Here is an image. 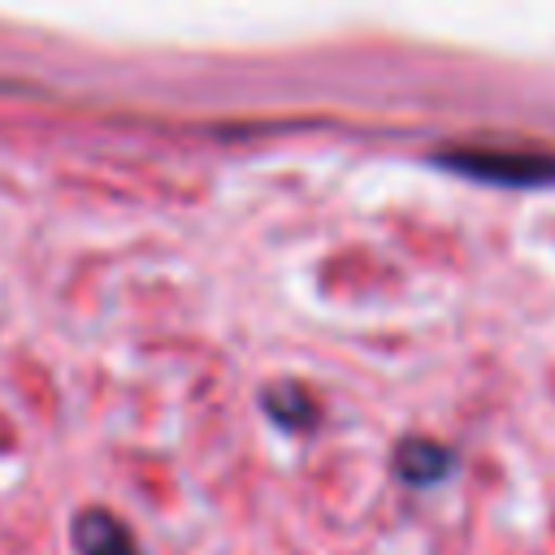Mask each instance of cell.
Masks as SVG:
<instances>
[{
    "label": "cell",
    "instance_id": "obj_1",
    "mask_svg": "<svg viewBox=\"0 0 555 555\" xmlns=\"http://www.w3.org/2000/svg\"><path fill=\"white\" fill-rule=\"evenodd\" d=\"M442 165L460 169L464 178L503 182V186H546L555 182V152H525V147H455L438 156Z\"/></svg>",
    "mask_w": 555,
    "mask_h": 555
},
{
    "label": "cell",
    "instance_id": "obj_2",
    "mask_svg": "<svg viewBox=\"0 0 555 555\" xmlns=\"http://www.w3.org/2000/svg\"><path fill=\"white\" fill-rule=\"evenodd\" d=\"M74 546L78 555H139L126 525L113 512H95V507L74 520Z\"/></svg>",
    "mask_w": 555,
    "mask_h": 555
},
{
    "label": "cell",
    "instance_id": "obj_3",
    "mask_svg": "<svg viewBox=\"0 0 555 555\" xmlns=\"http://www.w3.org/2000/svg\"><path fill=\"white\" fill-rule=\"evenodd\" d=\"M395 473L408 486H434L451 473V451L438 442H403L395 455Z\"/></svg>",
    "mask_w": 555,
    "mask_h": 555
},
{
    "label": "cell",
    "instance_id": "obj_4",
    "mask_svg": "<svg viewBox=\"0 0 555 555\" xmlns=\"http://www.w3.org/2000/svg\"><path fill=\"white\" fill-rule=\"evenodd\" d=\"M264 403H269L273 421H282V425H304L312 416V399L295 386H278L273 395H264Z\"/></svg>",
    "mask_w": 555,
    "mask_h": 555
}]
</instances>
